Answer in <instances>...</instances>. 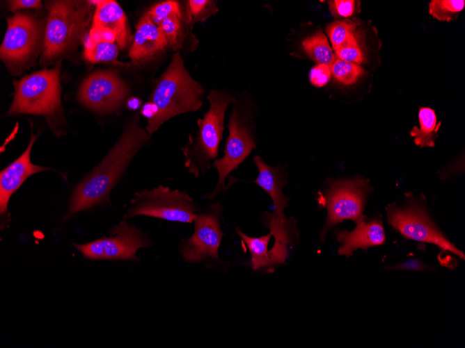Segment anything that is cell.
I'll return each mask as SVG.
<instances>
[{
	"mask_svg": "<svg viewBox=\"0 0 465 348\" xmlns=\"http://www.w3.org/2000/svg\"><path fill=\"white\" fill-rule=\"evenodd\" d=\"M150 136L140 126L139 117H133L106 156L74 189L64 220L96 205L110 204L111 190Z\"/></svg>",
	"mask_w": 465,
	"mask_h": 348,
	"instance_id": "6da1fadb",
	"label": "cell"
},
{
	"mask_svg": "<svg viewBox=\"0 0 465 348\" xmlns=\"http://www.w3.org/2000/svg\"><path fill=\"white\" fill-rule=\"evenodd\" d=\"M204 91L186 69L180 53H175L152 94V115L148 119V133L151 135L176 115L200 109Z\"/></svg>",
	"mask_w": 465,
	"mask_h": 348,
	"instance_id": "7a4b0ae2",
	"label": "cell"
},
{
	"mask_svg": "<svg viewBox=\"0 0 465 348\" xmlns=\"http://www.w3.org/2000/svg\"><path fill=\"white\" fill-rule=\"evenodd\" d=\"M253 162L258 168V174L251 182L263 189L273 202L271 212H265L261 221L274 238L275 242L269 251L277 266L285 263L288 256V247L296 245L299 237L296 221L287 218L285 214L290 200L283 192V187L287 184L288 174L283 164L270 166L260 156H255Z\"/></svg>",
	"mask_w": 465,
	"mask_h": 348,
	"instance_id": "3957f363",
	"label": "cell"
},
{
	"mask_svg": "<svg viewBox=\"0 0 465 348\" xmlns=\"http://www.w3.org/2000/svg\"><path fill=\"white\" fill-rule=\"evenodd\" d=\"M210 107L198 118V131L195 138L189 137L187 146L182 149L188 173L195 178L205 174L212 166L219 153V146L224 130L225 113L230 103L236 99L229 93L212 90L207 95Z\"/></svg>",
	"mask_w": 465,
	"mask_h": 348,
	"instance_id": "277c9868",
	"label": "cell"
},
{
	"mask_svg": "<svg viewBox=\"0 0 465 348\" xmlns=\"http://www.w3.org/2000/svg\"><path fill=\"white\" fill-rule=\"evenodd\" d=\"M371 189L370 181L360 176L326 181V188L318 197L319 204L327 211L320 235L321 241H324L329 231L338 223L350 219L357 224L365 220L363 209Z\"/></svg>",
	"mask_w": 465,
	"mask_h": 348,
	"instance_id": "5b68a950",
	"label": "cell"
},
{
	"mask_svg": "<svg viewBox=\"0 0 465 348\" xmlns=\"http://www.w3.org/2000/svg\"><path fill=\"white\" fill-rule=\"evenodd\" d=\"M47 8L43 60H50L69 49L85 29L89 15V7L83 1H52Z\"/></svg>",
	"mask_w": 465,
	"mask_h": 348,
	"instance_id": "8992f818",
	"label": "cell"
},
{
	"mask_svg": "<svg viewBox=\"0 0 465 348\" xmlns=\"http://www.w3.org/2000/svg\"><path fill=\"white\" fill-rule=\"evenodd\" d=\"M15 95L8 114L53 116L61 108L58 68L44 69L14 81Z\"/></svg>",
	"mask_w": 465,
	"mask_h": 348,
	"instance_id": "52a82bcc",
	"label": "cell"
},
{
	"mask_svg": "<svg viewBox=\"0 0 465 348\" xmlns=\"http://www.w3.org/2000/svg\"><path fill=\"white\" fill-rule=\"evenodd\" d=\"M124 219L145 215L170 222L191 223L201 208L184 191L159 185L151 190L136 192Z\"/></svg>",
	"mask_w": 465,
	"mask_h": 348,
	"instance_id": "ba28073f",
	"label": "cell"
},
{
	"mask_svg": "<svg viewBox=\"0 0 465 348\" xmlns=\"http://www.w3.org/2000/svg\"><path fill=\"white\" fill-rule=\"evenodd\" d=\"M223 206L212 204L197 213L194 230L190 237L181 240L179 251L189 263H203L207 267L224 266L228 263L219 258V248L223 233L221 229Z\"/></svg>",
	"mask_w": 465,
	"mask_h": 348,
	"instance_id": "9c48e42d",
	"label": "cell"
},
{
	"mask_svg": "<svg viewBox=\"0 0 465 348\" xmlns=\"http://www.w3.org/2000/svg\"><path fill=\"white\" fill-rule=\"evenodd\" d=\"M251 119L249 110L239 105L233 107L228 124L229 134L224 156L216 159L212 164L218 172V182L213 191L205 198L213 199L224 192L227 190L226 180L228 176L237 169L256 147Z\"/></svg>",
	"mask_w": 465,
	"mask_h": 348,
	"instance_id": "30bf717a",
	"label": "cell"
},
{
	"mask_svg": "<svg viewBox=\"0 0 465 348\" xmlns=\"http://www.w3.org/2000/svg\"><path fill=\"white\" fill-rule=\"evenodd\" d=\"M388 222L404 238L437 245L464 259V254L450 242L429 217L421 203L410 201L404 206L386 207Z\"/></svg>",
	"mask_w": 465,
	"mask_h": 348,
	"instance_id": "8fae6325",
	"label": "cell"
},
{
	"mask_svg": "<svg viewBox=\"0 0 465 348\" xmlns=\"http://www.w3.org/2000/svg\"><path fill=\"white\" fill-rule=\"evenodd\" d=\"M110 236L74 247L83 256L90 260H138V249L151 245L149 237L135 226L123 219L109 231Z\"/></svg>",
	"mask_w": 465,
	"mask_h": 348,
	"instance_id": "7c38bea8",
	"label": "cell"
},
{
	"mask_svg": "<svg viewBox=\"0 0 465 348\" xmlns=\"http://www.w3.org/2000/svg\"><path fill=\"white\" fill-rule=\"evenodd\" d=\"M129 90L111 71H97L88 76L79 90V99L88 108L102 113H111L123 103Z\"/></svg>",
	"mask_w": 465,
	"mask_h": 348,
	"instance_id": "4fadbf2b",
	"label": "cell"
},
{
	"mask_svg": "<svg viewBox=\"0 0 465 348\" xmlns=\"http://www.w3.org/2000/svg\"><path fill=\"white\" fill-rule=\"evenodd\" d=\"M7 24L0 47L1 58L9 63L24 62L38 43V24L31 15L17 12L7 19Z\"/></svg>",
	"mask_w": 465,
	"mask_h": 348,
	"instance_id": "5bb4252c",
	"label": "cell"
},
{
	"mask_svg": "<svg viewBox=\"0 0 465 348\" xmlns=\"http://www.w3.org/2000/svg\"><path fill=\"white\" fill-rule=\"evenodd\" d=\"M38 134L33 135L31 133L30 142L23 154L1 172L0 215L1 230L8 226L10 221L8 204L12 194L17 190L29 176L50 169L48 167L34 165L31 161V151Z\"/></svg>",
	"mask_w": 465,
	"mask_h": 348,
	"instance_id": "9a60e30c",
	"label": "cell"
},
{
	"mask_svg": "<svg viewBox=\"0 0 465 348\" xmlns=\"http://www.w3.org/2000/svg\"><path fill=\"white\" fill-rule=\"evenodd\" d=\"M337 241L340 244L338 253L349 257L358 249L363 250L369 247L383 245L386 241L384 229L380 219L376 218L369 222L361 221L352 231L346 229L336 231Z\"/></svg>",
	"mask_w": 465,
	"mask_h": 348,
	"instance_id": "2e32d148",
	"label": "cell"
},
{
	"mask_svg": "<svg viewBox=\"0 0 465 348\" xmlns=\"http://www.w3.org/2000/svg\"><path fill=\"white\" fill-rule=\"evenodd\" d=\"M168 47V44L147 13L140 18L134 35L132 45L129 51L132 63L139 64L148 61Z\"/></svg>",
	"mask_w": 465,
	"mask_h": 348,
	"instance_id": "e0dca14e",
	"label": "cell"
},
{
	"mask_svg": "<svg viewBox=\"0 0 465 348\" xmlns=\"http://www.w3.org/2000/svg\"><path fill=\"white\" fill-rule=\"evenodd\" d=\"M97 4L93 26L100 27L113 32L116 42L121 49L127 47L132 40L128 28L127 19L123 8L116 1H93Z\"/></svg>",
	"mask_w": 465,
	"mask_h": 348,
	"instance_id": "ac0fdd59",
	"label": "cell"
},
{
	"mask_svg": "<svg viewBox=\"0 0 465 348\" xmlns=\"http://www.w3.org/2000/svg\"><path fill=\"white\" fill-rule=\"evenodd\" d=\"M235 231L249 250L253 271L273 272L276 265L268 249L271 234L269 233L260 237H251L242 232L239 227H236Z\"/></svg>",
	"mask_w": 465,
	"mask_h": 348,
	"instance_id": "d6986e66",
	"label": "cell"
},
{
	"mask_svg": "<svg viewBox=\"0 0 465 348\" xmlns=\"http://www.w3.org/2000/svg\"><path fill=\"white\" fill-rule=\"evenodd\" d=\"M418 119L420 128L413 126L410 135L414 138V142L420 147H433L438 135L441 122H437L434 110L427 107H422L419 110Z\"/></svg>",
	"mask_w": 465,
	"mask_h": 348,
	"instance_id": "ffe728a7",
	"label": "cell"
},
{
	"mask_svg": "<svg viewBox=\"0 0 465 348\" xmlns=\"http://www.w3.org/2000/svg\"><path fill=\"white\" fill-rule=\"evenodd\" d=\"M302 45L309 58L318 64L331 66L335 59L332 48L321 31L304 39Z\"/></svg>",
	"mask_w": 465,
	"mask_h": 348,
	"instance_id": "44dd1931",
	"label": "cell"
},
{
	"mask_svg": "<svg viewBox=\"0 0 465 348\" xmlns=\"http://www.w3.org/2000/svg\"><path fill=\"white\" fill-rule=\"evenodd\" d=\"M84 55L88 61L93 63H117L118 49L113 42L88 37L84 44Z\"/></svg>",
	"mask_w": 465,
	"mask_h": 348,
	"instance_id": "7402d4cb",
	"label": "cell"
},
{
	"mask_svg": "<svg viewBox=\"0 0 465 348\" xmlns=\"http://www.w3.org/2000/svg\"><path fill=\"white\" fill-rule=\"evenodd\" d=\"M356 27V23L349 19L336 20L326 26V32L334 51L357 40L355 34Z\"/></svg>",
	"mask_w": 465,
	"mask_h": 348,
	"instance_id": "603a6c76",
	"label": "cell"
},
{
	"mask_svg": "<svg viewBox=\"0 0 465 348\" xmlns=\"http://www.w3.org/2000/svg\"><path fill=\"white\" fill-rule=\"evenodd\" d=\"M465 5L464 0H432L429 3V13L441 22L456 19Z\"/></svg>",
	"mask_w": 465,
	"mask_h": 348,
	"instance_id": "cb8c5ba5",
	"label": "cell"
},
{
	"mask_svg": "<svg viewBox=\"0 0 465 348\" xmlns=\"http://www.w3.org/2000/svg\"><path fill=\"white\" fill-rule=\"evenodd\" d=\"M330 67L334 78L345 85L354 83L365 74V71L359 65L342 60L336 57Z\"/></svg>",
	"mask_w": 465,
	"mask_h": 348,
	"instance_id": "d4e9b609",
	"label": "cell"
},
{
	"mask_svg": "<svg viewBox=\"0 0 465 348\" xmlns=\"http://www.w3.org/2000/svg\"><path fill=\"white\" fill-rule=\"evenodd\" d=\"M181 15H173L164 19L159 26L168 46L173 50L180 47L182 26L180 24Z\"/></svg>",
	"mask_w": 465,
	"mask_h": 348,
	"instance_id": "484cf974",
	"label": "cell"
},
{
	"mask_svg": "<svg viewBox=\"0 0 465 348\" xmlns=\"http://www.w3.org/2000/svg\"><path fill=\"white\" fill-rule=\"evenodd\" d=\"M147 14L150 19L158 26L161 22L173 15H181L178 1L170 0L158 3L153 6Z\"/></svg>",
	"mask_w": 465,
	"mask_h": 348,
	"instance_id": "4316f807",
	"label": "cell"
},
{
	"mask_svg": "<svg viewBox=\"0 0 465 348\" xmlns=\"http://www.w3.org/2000/svg\"><path fill=\"white\" fill-rule=\"evenodd\" d=\"M214 1L207 0H189L187 1L188 17L190 21L205 19L215 14L216 7Z\"/></svg>",
	"mask_w": 465,
	"mask_h": 348,
	"instance_id": "83f0119b",
	"label": "cell"
},
{
	"mask_svg": "<svg viewBox=\"0 0 465 348\" xmlns=\"http://www.w3.org/2000/svg\"><path fill=\"white\" fill-rule=\"evenodd\" d=\"M335 56L342 60L361 64L364 62V55L358 41L350 42L334 51Z\"/></svg>",
	"mask_w": 465,
	"mask_h": 348,
	"instance_id": "f1b7e54d",
	"label": "cell"
},
{
	"mask_svg": "<svg viewBox=\"0 0 465 348\" xmlns=\"http://www.w3.org/2000/svg\"><path fill=\"white\" fill-rule=\"evenodd\" d=\"M358 1L354 0H333L329 1L328 6L330 12L335 17L347 18L353 15L356 9Z\"/></svg>",
	"mask_w": 465,
	"mask_h": 348,
	"instance_id": "f546056e",
	"label": "cell"
},
{
	"mask_svg": "<svg viewBox=\"0 0 465 348\" xmlns=\"http://www.w3.org/2000/svg\"><path fill=\"white\" fill-rule=\"evenodd\" d=\"M331 75L329 65L317 64L310 69V81L314 86L323 87L329 83Z\"/></svg>",
	"mask_w": 465,
	"mask_h": 348,
	"instance_id": "4dcf8cb0",
	"label": "cell"
},
{
	"mask_svg": "<svg viewBox=\"0 0 465 348\" xmlns=\"http://www.w3.org/2000/svg\"><path fill=\"white\" fill-rule=\"evenodd\" d=\"M392 268L402 270L424 271L428 270L429 267L418 258H411L400 264L393 265Z\"/></svg>",
	"mask_w": 465,
	"mask_h": 348,
	"instance_id": "1f68e13d",
	"label": "cell"
},
{
	"mask_svg": "<svg viewBox=\"0 0 465 348\" xmlns=\"http://www.w3.org/2000/svg\"><path fill=\"white\" fill-rule=\"evenodd\" d=\"M40 0H11L8 1V9L11 12H16L24 8H40Z\"/></svg>",
	"mask_w": 465,
	"mask_h": 348,
	"instance_id": "d6a6232c",
	"label": "cell"
},
{
	"mask_svg": "<svg viewBox=\"0 0 465 348\" xmlns=\"http://www.w3.org/2000/svg\"><path fill=\"white\" fill-rule=\"evenodd\" d=\"M139 101L137 99H131L129 101L128 105L131 108L135 109L139 106Z\"/></svg>",
	"mask_w": 465,
	"mask_h": 348,
	"instance_id": "836d02e7",
	"label": "cell"
}]
</instances>
